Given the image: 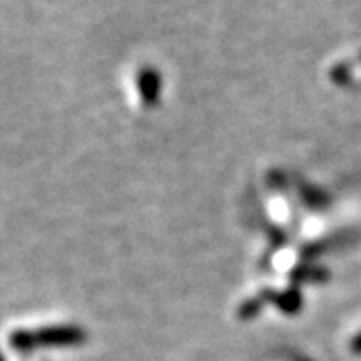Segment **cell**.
I'll return each mask as SVG.
<instances>
[{"label": "cell", "instance_id": "2", "mask_svg": "<svg viewBox=\"0 0 361 361\" xmlns=\"http://www.w3.org/2000/svg\"><path fill=\"white\" fill-rule=\"evenodd\" d=\"M275 303H277V307L283 310L285 313H295V311H299V307H301V295H299V291L291 289V291H285L281 295H277Z\"/></svg>", "mask_w": 361, "mask_h": 361}, {"label": "cell", "instance_id": "1", "mask_svg": "<svg viewBox=\"0 0 361 361\" xmlns=\"http://www.w3.org/2000/svg\"><path fill=\"white\" fill-rule=\"evenodd\" d=\"M137 89L141 94V101L147 106H153L161 99V90H163V78L161 73L155 66H142L137 75Z\"/></svg>", "mask_w": 361, "mask_h": 361}, {"label": "cell", "instance_id": "3", "mask_svg": "<svg viewBox=\"0 0 361 361\" xmlns=\"http://www.w3.org/2000/svg\"><path fill=\"white\" fill-rule=\"evenodd\" d=\"M351 348H353V351H355V353H361V334H357V336H355V339L351 341Z\"/></svg>", "mask_w": 361, "mask_h": 361}]
</instances>
